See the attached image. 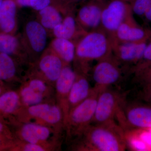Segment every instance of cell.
Instances as JSON below:
<instances>
[{"label": "cell", "instance_id": "obj_1", "mask_svg": "<svg viewBox=\"0 0 151 151\" xmlns=\"http://www.w3.org/2000/svg\"><path fill=\"white\" fill-rule=\"evenodd\" d=\"M76 139V150L124 151L127 149L124 130L115 121L92 124Z\"/></svg>", "mask_w": 151, "mask_h": 151}, {"label": "cell", "instance_id": "obj_2", "mask_svg": "<svg viewBox=\"0 0 151 151\" xmlns=\"http://www.w3.org/2000/svg\"><path fill=\"white\" fill-rule=\"evenodd\" d=\"M112 53L111 39L103 29L87 32L76 46L74 60L79 64L80 72L87 74L89 63L110 56Z\"/></svg>", "mask_w": 151, "mask_h": 151}, {"label": "cell", "instance_id": "obj_3", "mask_svg": "<svg viewBox=\"0 0 151 151\" xmlns=\"http://www.w3.org/2000/svg\"><path fill=\"white\" fill-rule=\"evenodd\" d=\"M101 90L94 86L89 97L69 112L65 124V129L69 139H77L92 124L97 98Z\"/></svg>", "mask_w": 151, "mask_h": 151}, {"label": "cell", "instance_id": "obj_4", "mask_svg": "<svg viewBox=\"0 0 151 151\" xmlns=\"http://www.w3.org/2000/svg\"><path fill=\"white\" fill-rule=\"evenodd\" d=\"M125 102V95L110 87L101 90L98 95L92 124L114 122Z\"/></svg>", "mask_w": 151, "mask_h": 151}, {"label": "cell", "instance_id": "obj_5", "mask_svg": "<svg viewBox=\"0 0 151 151\" xmlns=\"http://www.w3.org/2000/svg\"><path fill=\"white\" fill-rule=\"evenodd\" d=\"M133 15L131 4L128 2L123 0L107 1L102 12V29L110 38H113L119 27Z\"/></svg>", "mask_w": 151, "mask_h": 151}, {"label": "cell", "instance_id": "obj_6", "mask_svg": "<svg viewBox=\"0 0 151 151\" xmlns=\"http://www.w3.org/2000/svg\"><path fill=\"white\" fill-rule=\"evenodd\" d=\"M123 68L113 54L97 61L92 68L94 86L101 90L110 87L121 80Z\"/></svg>", "mask_w": 151, "mask_h": 151}, {"label": "cell", "instance_id": "obj_7", "mask_svg": "<svg viewBox=\"0 0 151 151\" xmlns=\"http://www.w3.org/2000/svg\"><path fill=\"white\" fill-rule=\"evenodd\" d=\"M116 117L126 127L136 129L151 128V106L145 104L124 103Z\"/></svg>", "mask_w": 151, "mask_h": 151}, {"label": "cell", "instance_id": "obj_8", "mask_svg": "<svg viewBox=\"0 0 151 151\" xmlns=\"http://www.w3.org/2000/svg\"><path fill=\"white\" fill-rule=\"evenodd\" d=\"M112 53L123 68L131 70L142 56L147 42H122L111 40Z\"/></svg>", "mask_w": 151, "mask_h": 151}, {"label": "cell", "instance_id": "obj_9", "mask_svg": "<svg viewBox=\"0 0 151 151\" xmlns=\"http://www.w3.org/2000/svg\"><path fill=\"white\" fill-rule=\"evenodd\" d=\"M106 0H86L79 9L77 20L86 32L103 29L102 15Z\"/></svg>", "mask_w": 151, "mask_h": 151}, {"label": "cell", "instance_id": "obj_10", "mask_svg": "<svg viewBox=\"0 0 151 151\" xmlns=\"http://www.w3.org/2000/svg\"><path fill=\"white\" fill-rule=\"evenodd\" d=\"M26 108L28 116L38 120L39 124L49 127L57 126L65 129L63 113L58 104L42 103Z\"/></svg>", "mask_w": 151, "mask_h": 151}, {"label": "cell", "instance_id": "obj_11", "mask_svg": "<svg viewBox=\"0 0 151 151\" xmlns=\"http://www.w3.org/2000/svg\"><path fill=\"white\" fill-rule=\"evenodd\" d=\"M76 77V71L69 65H65L55 83L57 104L63 113L64 125L70 111L68 98Z\"/></svg>", "mask_w": 151, "mask_h": 151}, {"label": "cell", "instance_id": "obj_12", "mask_svg": "<svg viewBox=\"0 0 151 151\" xmlns=\"http://www.w3.org/2000/svg\"><path fill=\"white\" fill-rule=\"evenodd\" d=\"M151 37V30L138 24L133 15L121 24L110 39L122 42H147Z\"/></svg>", "mask_w": 151, "mask_h": 151}, {"label": "cell", "instance_id": "obj_13", "mask_svg": "<svg viewBox=\"0 0 151 151\" xmlns=\"http://www.w3.org/2000/svg\"><path fill=\"white\" fill-rule=\"evenodd\" d=\"M53 134V131L49 126L38 123L27 122L22 126L19 135L24 142L39 144L50 149L47 143Z\"/></svg>", "mask_w": 151, "mask_h": 151}, {"label": "cell", "instance_id": "obj_14", "mask_svg": "<svg viewBox=\"0 0 151 151\" xmlns=\"http://www.w3.org/2000/svg\"><path fill=\"white\" fill-rule=\"evenodd\" d=\"M86 75V73L76 72L68 98L70 111L89 97L93 91V87L90 86Z\"/></svg>", "mask_w": 151, "mask_h": 151}, {"label": "cell", "instance_id": "obj_15", "mask_svg": "<svg viewBox=\"0 0 151 151\" xmlns=\"http://www.w3.org/2000/svg\"><path fill=\"white\" fill-rule=\"evenodd\" d=\"M64 63L57 55L48 54L42 58L39 62V68L47 81L55 83L59 77Z\"/></svg>", "mask_w": 151, "mask_h": 151}, {"label": "cell", "instance_id": "obj_16", "mask_svg": "<svg viewBox=\"0 0 151 151\" xmlns=\"http://www.w3.org/2000/svg\"><path fill=\"white\" fill-rule=\"evenodd\" d=\"M16 0H3L0 8V31L13 34L16 27Z\"/></svg>", "mask_w": 151, "mask_h": 151}, {"label": "cell", "instance_id": "obj_17", "mask_svg": "<svg viewBox=\"0 0 151 151\" xmlns=\"http://www.w3.org/2000/svg\"><path fill=\"white\" fill-rule=\"evenodd\" d=\"M25 30L32 49L37 52L43 50L46 45L47 33L43 26L37 22H29L27 24Z\"/></svg>", "mask_w": 151, "mask_h": 151}, {"label": "cell", "instance_id": "obj_18", "mask_svg": "<svg viewBox=\"0 0 151 151\" xmlns=\"http://www.w3.org/2000/svg\"><path fill=\"white\" fill-rule=\"evenodd\" d=\"M52 47L65 65L74 61L76 46L71 40L56 38L52 41Z\"/></svg>", "mask_w": 151, "mask_h": 151}, {"label": "cell", "instance_id": "obj_19", "mask_svg": "<svg viewBox=\"0 0 151 151\" xmlns=\"http://www.w3.org/2000/svg\"><path fill=\"white\" fill-rule=\"evenodd\" d=\"M21 103L19 94L12 90L0 95V115L8 116L17 112Z\"/></svg>", "mask_w": 151, "mask_h": 151}, {"label": "cell", "instance_id": "obj_20", "mask_svg": "<svg viewBox=\"0 0 151 151\" xmlns=\"http://www.w3.org/2000/svg\"><path fill=\"white\" fill-rule=\"evenodd\" d=\"M53 29L56 38L70 40L77 34L76 21L71 16H68Z\"/></svg>", "mask_w": 151, "mask_h": 151}, {"label": "cell", "instance_id": "obj_21", "mask_svg": "<svg viewBox=\"0 0 151 151\" xmlns=\"http://www.w3.org/2000/svg\"><path fill=\"white\" fill-rule=\"evenodd\" d=\"M41 24L45 28L53 29L62 22V17L53 6L49 5L40 11Z\"/></svg>", "mask_w": 151, "mask_h": 151}, {"label": "cell", "instance_id": "obj_22", "mask_svg": "<svg viewBox=\"0 0 151 151\" xmlns=\"http://www.w3.org/2000/svg\"><path fill=\"white\" fill-rule=\"evenodd\" d=\"M15 63L12 56L0 52V81H9L16 74Z\"/></svg>", "mask_w": 151, "mask_h": 151}, {"label": "cell", "instance_id": "obj_23", "mask_svg": "<svg viewBox=\"0 0 151 151\" xmlns=\"http://www.w3.org/2000/svg\"><path fill=\"white\" fill-rule=\"evenodd\" d=\"M19 94L21 103L26 107L43 103L46 96L32 89L27 84L22 87Z\"/></svg>", "mask_w": 151, "mask_h": 151}, {"label": "cell", "instance_id": "obj_24", "mask_svg": "<svg viewBox=\"0 0 151 151\" xmlns=\"http://www.w3.org/2000/svg\"><path fill=\"white\" fill-rule=\"evenodd\" d=\"M150 66H151V41L149 43L147 44L142 56L137 63L131 68L129 72L134 74L135 78H136Z\"/></svg>", "mask_w": 151, "mask_h": 151}, {"label": "cell", "instance_id": "obj_25", "mask_svg": "<svg viewBox=\"0 0 151 151\" xmlns=\"http://www.w3.org/2000/svg\"><path fill=\"white\" fill-rule=\"evenodd\" d=\"M132 12L139 16L144 17L151 6V0H134L130 3Z\"/></svg>", "mask_w": 151, "mask_h": 151}, {"label": "cell", "instance_id": "obj_26", "mask_svg": "<svg viewBox=\"0 0 151 151\" xmlns=\"http://www.w3.org/2000/svg\"><path fill=\"white\" fill-rule=\"evenodd\" d=\"M28 86L35 91L40 92L45 95H47L48 86L43 80L38 78H33L29 81L27 84Z\"/></svg>", "mask_w": 151, "mask_h": 151}, {"label": "cell", "instance_id": "obj_27", "mask_svg": "<svg viewBox=\"0 0 151 151\" xmlns=\"http://www.w3.org/2000/svg\"><path fill=\"white\" fill-rule=\"evenodd\" d=\"M135 78L139 83L142 89L151 87V66Z\"/></svg>", "mask_w": 151, "mask_h": 151}, {"label": "cell", "instance_id": "obj_28", "mask_svg": "<svg viewBox=\"0 0 151 151\" xmlns=\"http://www.w3.org/2000/svg\"><path fill=\"white\" fill-rule=\"evenodd\" d=\"M17 149L23 151H44L48 150L47 147L42 145L27 142L23 143L21 145H19Z\"/></svg>", "mask_w": 151, "mask_h": 151}, {"label": "cell", "instance_id": "obj_29", "mask_svg": "<svg viewBox=\"0 0 151 151\" xmlns=\"http://www.w3.org/2000/svg\"><path fill=\"white\" fill-rule=\"evenodd\" d=\"M51 0H30V7L37 11H40L50 5Z\"/></svg>", "mask_w": 151, "mask_h": 151}, {"label": "cell", "instance_id": "obj_30", "mask_svg": "<svg viewBox=\"0 0 151 151\" xmlns=\"http://www.w3.org/2000/svg\"><path fill=\"white\" fill-rule=\"evenodd\" d=\"M139 97L146 104L151 106V87L142 89Z\"/></svg>", "mask_w": 151, "mask_h": 151}, {"label": "cell", "instance_id": "obj_31", "mask_svg": "<svg viewBox=\"0 0 151 151\" xmlns=\"http://www.w3.org/2000/svg\"><path fill=\"white\" fill-rule=\"evenodd\" d=\"M11 137L0 134V148L9 145V140Z\"/></svg>", "mask_w": 151, "mask_h": 151}, {"label": "cell", "instance_id": "obj_32", "mask_svg": "<svg viewBox=\"0 0 151 151\" xmlns=\"http://www.w3.org/2000/svg\"><path fill=\"white\" fill-rule=\"evenodd\" d=\"M0 134L5 135V136H9V135L8 132V130L7 129L6 127L2 122L0 121Z\"/></svg>", "mask_w": 151, "mask_h": 151}, {"label": "cell", "instance_id": "obj_33", "mask_svg": "<svg viewBox=\"0 0 151 151\" xmlns=\"http://www.w3.org/2000/svg\"><path fill=\"white\" fill-rule=\"evenodd\" d=\"M17 4L22 7L30 6V0H16Z\"/></svg>", "mask_w": 151, "mask_h": 151}, {"label": "cell", "instance_id": "obj_34", "mask_svg": "<svg viewBox=\"0 0 151 151\" xmlns=\"http://www.w3.org/2000/svg\"><path fill=\"white\" fill-rule=\"evenodd\" d=\"M86 0H64L66 5H72L78 3H84Z\"/></svg>", "mask_w": 151, "mask_h": 151}, {"label": "cell", "instance_id": "obj_35", "mask_svg": "<svg viewBox=\"0 0 151 151\" xmlns=\"http://www.w3.org/2000/svg\"><path fill=\"white\" fill-rule=\"evenodd\" d=\"M2 93H3V88L0 85V95Z\"/></svg>", "mask_w": 151, "mask_h": 151}, {"label": "cell", "instance_id": "obj_36", "mask_svg": "<svg viewBox=\"0 0 151 151\" xmlns=\"http://www.w3.org/2000/svg\"><path fill=\"white\" fill-rule=\"evenodd\" d=\"M3 0H0V8L2 4Z\"/></svg>", "mask_w": 151, "mask_h": 151}, {"label": "cell", "instance_id": "obj_37", "mask_svg": "<svg viewBox=\"0 0 151 151\" xmlns=\"http://www.w3.org/2000/svg\"><path fill=\"white\" fill-rule=\"evenodd\" d=\"M123 1H126L129 2V1H134V0H123Z\"/></svg>", "mask_w": 151, "mask_h": 151}, {"label": "cell", "instance_id": "obj_38", "mask_svg": "<svg viewBox=\"0 0 151 151\" xmlns=\"http://www.w3.org/2000/svg\"><path fill=\"white\" fill-rule=\"evenodd\" d=\"M106 1H109V0H106Z\"/></svg>", "mask_w": 151, "mask_h": 151}]
</instances>
